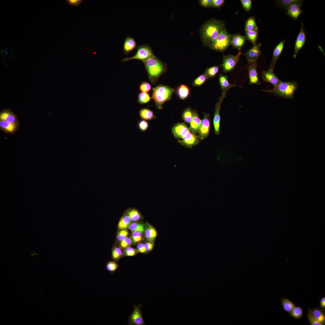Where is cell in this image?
Masks as SVG:
<instances>
[{"label":"cell","mask_w":325,"mask_h":325,"mask_svg":"<svg viewBox=\"0 0 325 325\" xmlns=\"http://www.w3.org/2000/svg\"><path fill=\"white\" fill-rule=\"evenodd\" d=\"M209 114L205 113L201 122L199 132V137L200 139H203L208 136L210 129Z\"/></svg>","instance_id":"8fae6325"},{"label":"cell","mask_w":325,"mask_h":325,"mask_svg":"<svg viewBox=\"0 0 325 325\" xmlns=\"http://www.w3.org/2000/svg\"><path fill=\"white\" fill-rule=\"evenodd\" d=\"M262 76L264 81L271 84L274 87L282 82L277 77L273 71L263 70L262 72Z\"/></svg>","instance_id":"ac0fdd59"},{"label":"cell","mask_w":325,"mask_h":325,"mask_svg":"<svg viewBox=\"0 0 325 325\" xmlns=\"http://www.w3.org/2000/svg\"><path fill=\"white\" fill-rule=\"evenodd\" d=\"M281 303L283 310L289 314L295 306L292 302L286 298H283L281 299Z\"/></svg>","instance_id":"f546056e"},{"label":"cell","mask_w":325,"mask_h":325,"mask_svg":"<svg viewBox=\"0 0 325 325\" xmlns=\"http://www.w3.org/2000/svg\"><path fill=\"white\" fill-rule=\"evenodd\" d=\"M142 305L141 304L133 306V311L128 318V325H145L142 314L141 312Z\"/></svg>","instance_id":"9c48e42d"},{"label":"cell","mask_w":325,"mask_h":325,"mask_svg":"<svg viewBox=\"0 0 325 325\" xmlns=\"http://www.w3.org/2000/svg\"><path fill=\"white\" fill-rule=\"evenodd\" d=\"M306 40V37L303 29L302 22L301 23V28L296 40L294 48L293 57L295 58L299 51L304 45Z\"/></svg>","instance_id":"7c38bea8"},{"label":"cell","mask_w":325,"mask_h":325,"mask_svg":"<svg viewBox=\"0 0 325 325\" xmlns=\"http://www.w3.org/2000/svg\"><path fill=\"white\" fill-rule=\"evenodd\" d=\"M144 231L146 239L149 241L153 243L157 236L156 229L153 227L149 225L145 229Z\"/></svg>","instance_id":"83f0119b"},{"label":"cell","mask_w":325,"mask_h":325,"mask_svg":"<svg viewBox=\"0 0 325 325\" xmlns=\"http://www.w3.org/2000/svg\"><path fill=\"white\" fill-rule=\"evenodd\" d=\"M261 44L253 45L250 49L243 54L248 62L257 61L261 54Z\"/></svg>","instance_id":"4fadbf2b"},{"label":"cell","mask_w":325,"mask_h":325,"mask_svg":"<svg viewBox=\"0 0 325 325\" xmlns=\"http://www.w3.org/2000/svg\"><path fill=\"white\" fill-rule=\"evenodd\" d=\"M193 116V111L190 108H187L183 112L182 118L187 123H190L192 121Z\"/></svg>","instance_id":"74e56055"},{"label":"cell","mask_w":325,"mask_h":325,"mask_svg":"<svg viewBox=\"0 0 325 325\" xmlns=\"http://www.w3.org/2000/svg\"><path fill=\"white\" fill-rule=\"evenodd\" d=\"M208 79L204 74H202L195 79L192 82L193 86H200L204 83Z\"/></svg>","instance_id":"f35d334b"},{"label":"cell","mask_w":325,"mask_h":325,"mask_svg":"<svg viewBox=\"0 0 325 325\" xmlns=\"http://www.w3.org/2000/svg\"><path fill=\"white\" fill-rule=\"evenodd\" d=\"M144 245L146 251L151 250L153 246V243L150 241L145 243L144 244Z\"/></svg>","instance_id":"11a10c76"},{"label":"cell","mask_w":325,"mask_h":325,"mask_svg":"<svg viewBox=\"0 0 325 325\" xmlns=\"http://www.w3.org/2000/svg\"><path fill=\"white\" fill-rule=\"evenodd\" d=\"M147 70L149 79L155 84L160 77L167 70L166 64L155 55L143 62Z\"/></svg>","instance_id":"7a4b0ae2"},{"label":"cell","mask_w":325,"mask_h":325,"mask_svg":"<svg viewBox=\"0 0 325 325\" xmlns=\"http://www.w3.org/2000/svg\"><path fill=\"white\" fill-rule=\"evenodd\" d=\"M136 43L135 39L130 36L125 38L123 44V50L125 54H128L135 48Z\"/></svg>","instance_id":"7402d4cb"},{"label":"cell","mask_w":325,"mask_h":325,"mask_svg":"<svg viewBox=\"0 0 325 325\" xmlns=\"http://www.w3.org/2000/svg\"><path fill=\"white\" fill-rule=\"evenodd\" d=\"M245 31L246 36V39L252 42L253 45L256 44L258 38V30Z\"/></svg>","instance_id":"836d02e7"},{"label":"cell","mask_w":325,"mask_h":325,"mask_svg":"<svg viewBox=\"0 0 325 325\" xmlns=\"http://www.w3.org/2000/svg\"><path fill=\"white\" fill-rule=\"evenodd\" d=\"M139 114L142 119L146 121L152 120L156 117L153 111L145 108H141L140 110Z\"/></svg>","instance_id":"4316f807"},{"label":"cell","mask_w":325,"mask_h":325,"mask_svg":"<svg viewBox=\"0 0 325 325\" xmlns=\"http://www.w3.org/2000/svg\"><path fill=\"white\" fill-rule=\"evenodd\" d=\"M231 35L225 28L209 47L212 50L223 52L231 45Z\"/></svg>","instance_id":"5b68a950"},{"label":"cell","mask_w":325,"mask_h":325,"mask_svg":"<svg viewBox=\"0 0 325 325\" xmlns=\"http://www.w3.org/2000/svg\"><path fill=\"white\" fill-rule=\"evenodd\" d=\"M128 229L132 231H138L142 233L145 231L144 225L140 223L134 222L129 225Z\"/></svg>","instance_id":"d590c367"},{"label":"cell","mask_w":325,"mask_h":325,"mask_svg":"<svg viewBox=\"0 0 325 325\" xmlns=\"http://www.w3.org/2000/svg\"><path fill=\"white\" fill-rule=\"evenodd\" d=\"M190 130L184 123H178L172 127V131L175 137L178 138H183Z\"/></svg>","instance_id":"2e32d148"},{"label":"cell","mask_w":325,"mask_h":325,"mask_svg":"<svg viewBox=\"0 0 325 325\" xmlns=\"http://www.w3.org/2000/svg\"><path fill=\"white\" fill-rule=\"evenodd\" d=\"M224 2V0H212L211 6L215 8L219 7L222 5Z\"/></svg>","instance_id":"816d5d0a"},{"label":"cell","mask_w":325,"mask_h":325,"mask_svg":"<svg viewBox=\"0 0 325 325\" xmlns=\"http://www.w3.org/2000/svg\"><path fill=\"white\" fill-rule=\"evenodd\" d=\"M122 252L121 249L118 247L114 249L112 253V257L115 261H118L121 257Z\"/></svg>","instance_id":"ee69618b"},{"label":"cell","mask_w":325,"mask_h":325,"mask_svg":"<svg viewBox=\"0 0 325 325\" xmlns=\"http://www.w3.org/2000/svg\"><path fill=\"white\" fill-rule=\"evenodd\" d=\"M201 5L205 7H208L211 6L212 0H201L200 1Z\"/></svg>","instance_id":"db71d44e"},{"label":"cell","mask_w":325,"mask_h":325,"mask_svg":"<svg viewBox=\"0 0 325 325\" xmlns=\"http://www.w3.org/2000/svg\"><path fill=\"white\" fill-rule=\"evenodd\" d=\"M225 29L223 22L218 20L212 19L204 23L200 29V36L204 46H209Z\"/></svg>","instance_id":"6da1fadb"},{"label":"cell","mask_w":325,"mask_h":325,"mask_svg":"<svg viewBox=\"0 0 325 325\" xmlns=\"http://www.w3.org/2000/svg\"><path fill=\"white\" fill-rule=\"evenodd\" d=\"M245 31L258 30V29L254 17H249L246 21L245 25Z\"/></svg>","instance_id":"f1b7e54d"},{"label":"cell","mask_w":325,"mask_h":325,"mask_svg":"<svg viewBox=\"0 0 325 325\" xmlns=\"http://www.w3.org/2000/svg\"><path fill=\"white\" fill-rule=\"evenodd\" d=\"M299 86L295 81L282 82L274 86L272 89H263V91L272 93L278 97L287 99H292L296 91Z\"/></svg>","instance_id":"3957f363"},{"label":"cell","mask_w":325,"mask_h":325,"mask_svg":"<svg viewBox=\"0 0 325 325\" xmlns=\"http://www.w3.org/2000/svg\"><path fill=\"white\" fill-rule=\"evenodd\" d=\"M67 3L70 5L77 6L82 2V0H67Z\"/></svg>","instance_id":"f5cc1de1"},{"label":"cell","mask_w":325,"mask_h":325,"mask_svg":"<svg viewBox=\"0 0 325 325\" xmlns=\"http://www.w3.org/2000/svg\"><path fill=\"white\" fill-rule=\"evenodd\" d=\"M118 266V265L116 262L111 261L107 263L106 266V268L108 271L113 273L116 270Z\"/></svg>","instance_id":"7bdbcfd3"},{"label":"cell","mask_w":325,"mask_h":325,"mask_svg":"<svg viewBox=\"0 0 325 325\" xmlns=\"http://www.w3.org/2000/svg\"><path fill=\"white\" fill-rule=\"evenodd\" d=\"M138 252L137 249L128 247L125 248V255L126 256H133L137 254Z\"/></svg>","instance_id":"c3c4849f"},{"label":"cell","mask_w":325,"mask_h":325,"mask_svg":"<svg viewBox=\"0 0 325 325\" xmlns=\"http://www.w3.org/2000/svg\"><path fill=\"white\" fill-rule=\"evenodd\" d=\"M307 317L309 322L311 325H323L320 322L316 320L308 312Z\"/></svg>","instance_id":"f907efd6"},{"label":"cell","mask_w":325,"mask_h":325,"mask_svg":"<svg viewBox=\"0 0 325 325\" xmlns=\"http://www.w3.org/2000/svg\"><path fill=\"white\" fill-rule=\"evenodd\" d=\"M240 1L243 8L246 11H249L251 8L252 1L251 0H241Z\"/></svg>","instance_id":"7dc6e473"},{"label":"cell","mask_w":325,"mask_h":325,"mask_svg":"<svg viewBox=\"0 0 325 325\" xmlns=\"http://www.w3.org/2000/svg\"><path fill=\"white\" fill-rule=\"evenodd\" d=\"M132 221L128 215H125L122 217L118 224V227L120 229H126L128 228L132 223Z\"/></svg>","instance_id":"4dcf8cb0"},{"label":"cell","mask_w":325,"mask_h":325,"mask_svg":"<svg viewBox=\"0 0 325 325\" xmlns=\"http://www.w3.org/2000/svg\"><path fill=\"white\" fill-rule=\"evenodd\" d=\"M202 121L200 119L197 113L193 111V116L192 119L190 123L189 129L190 131L195 133L199 132L200 127Z\"/></svg>","instance_id":"484cf974"},{"label":"cell","mask_w":325,"mask_h":325,"mask_svg":"<svg viewBox=\"0 0 325 325\" xmlns=\"http://www.w3.org/2000/svg\"><path fill=\"white\" fill-rule=\"evenodd\" d=\"M218 80L221 89L223 91L226 92L233 87L237 86L241 88L234 84H232L230 83L229 82L228 76L227 75L221 74H219Z\"/></svg>","instance_id":"cb8c5ba5"},{"label":"cell","mask_w":325,"mask_h":325,"mask_svg":"<svg viewBox=\"0 0 325 325\" xmlns=\"http://www.w3.org/2000/svg\"><path fill=\"white\" fill-rule=\"evenodd\" d=\"M241 54V51H240L236 55L228 54L223 56V62L221 66L224 73L230 72L234 70L239 60Z\"/></svg>","instance_id":"52a82bcc"},{"label":"cell","mask_w":325,"mask_h":325,"mask_svg":"<svg viewBox=\"0 0 325 325\" xmlns=\"http://www.w3.org/2000/svg\"><path fill=\"white\" fill-rule=\"evenodd\" d=\"M289 314L293 318L296 319H299L302 316L303 310L300 307L295 306Z\"/></svg>","instance_id":"e575fe53"},{"label":"cell","mask_w":325,"mask_h":325,"mask_svg":"<svg viewBox=\"0 0 325 325\" xmlns=\"http://www.w3.org/2000/svg\"><path fill=\"white\" fill-rule=\"evenodd\" d=\"M128 234V232L125 229H121L117 234V238L118 240L121 241L127 237Z\"/></svg>","instance_id":"bcb514c9"},{"label":"cell","mask_w":325,"mask_h":325,"mask_svg":"<svg viewBox=\"0 0 325 325\" xmlns=\"http://www.w3.org/2000/svg\"><path fill=\"white\" fill-rule=\"evenodd\" d=\"M219 66H214L207 68L205 74L208 79L212 78L215 76L219 71Z\"/></svg>","instance_id":"d6a6232c"},{"label":"cell","mask_w":325,"mask_h":325,"mask_svg":"<svg viewBox=\"0 0 325 325\" xmlns=\"http://www.w3.org/2000/svg\"><path fill=\"white\" fill-rule=\"evenodd\" d=\"M142 233L138 231L132 232L131 237L133 241L136 243L138 242L142 239Z\"/></svg>","instance_id":"f6af8a7d"},{"label":"cell","mask_w":325,"mask_h":325,"mask_svg":"<svg viewBox=\"0 0 325 325\" xmlns=\"http://www.w3.org/2000/svg\"><path fill=\"white\" fill-rule=\"evenodd\" d=\"M0 120L11 123L19 122L17 116L10 109H5L1 111Z\"/></svg>","instance_id":"44dd1931"},{"label":"cell","mask_w":325,"mask_h":325,"mask_svg":"<svg viewBox=\"0 0 325 325\" xmlns=\"http://www.w3.org/2000/svg\"><path fill=\"white\" fill-rule=\"evenodd\" d=\"M152 97L149 94L145 92L140 93L138 94V102L141 104H146L149 102L151 100Z\"/></svg>","instance_id":"1f68e13d"},{"label":"cell","mask_w":325,"mask_h":325,"mask_svg":"<svg viewBox=\"0 0 325 325\" xmlns=\"http://www.w3.org/2000/svg\"><path fill=\"white\" fill-rule=\"evenodd\" d=\"M302 3L293 4L290 5L286 9V14L294 20H296L302 13L301 7Z\"/></svg>","instance_id":"d6986e66"},{"label":"cell","mask_w":325,"mask_h":325,"mask_svg":"<svg viewBox=\"0 0 325 325\" xmlns=\"http://www.w3.org/2000/svg\"><path fill=\"white\" fill-rule=\"evenodd\" d=\"M308 312L316 320L320 322L323 325L324 324L325 315L323 309L321 308H313L312 309L309 308Z\"/></svg>","instance_id":"603a6c76"},{"label":"cell","mask_w":325,"mask_h":325,"mask_svg":"<svg viewBox=\"0 0 325 325\" xmlns=\"http://www.w3.org/2000/svg\"><path fill=\"white\" fill-rule=\"evenodd\" d=\"M199 136L195 133L190 131L182 138L181 142L184 146L191 147L197 144L199 142Z\"/></svg>","instance_id":"e0dca14e"},{"label":"cell","mask_w":325,"mask_h":325,"mask_svg":"<svg viewBox=\"0 0 325 325\" xmlns=\"http://www.w3.org/2000/svg\"><path fill=\"white\" fill-rule=\"evenodd\" d=\"M257 61L248 62L246 67L248 70L249 84L260 85L261 83L257 72Z\"/></svg>","instance_id":"30bf717a"},{"label":"cell","mask_w":325,"mask_h":325,"mask_svg":"<svg viewBox=\"0 0 325 325\" xmlns=\"http://www.w3.org/2000/svg\"><path fill=\"white\" fill-rule=\"evenodd\" d=\"M190 90L187 85L181 84L179 85L176 89V94L178 97L182 100L187 98L190 94Z\"/></svg>","instance_id":"d4e9b609"},{"label":"cell","mask_w":325,"mask_h":325,"mask_svg":"<svg viewBox=\"0 0 325 325\" xmlns=\"http://www.w3.org/2000/svg\"><path fill=\"white\" fill-rule=\"evenodd\" d=\"M151 85L149 82L145 81L142 82L139 85V89L142 92L148 93L151 89Z\"/></svg>","instance_id":"60d3db41"},{"label":"cell","mask_w":325,"mask_h":325,"mask_svg":"<svg viewBox=\"0 0 325 325\" xmlns=\"http://www.w3.org/2000/svg\"><path fill=\"white\" fill-rule=\"evenodd\" d=\"M132 221H136L139 219L140 215L139 212L135 209L132 210L128 213V215Z\"/></svg>","instance_id":"b9f144b4"},{"label":"cell","mask_w":325,"mask_h":325,"mask_svg":"<svg viewBox=\"0 0 325 325\" xmlns=\"http://www.w3.org/2000/svg\"><path fill=\"white\" fill-rule=\"evenodd\" d=\"M20 125L19 122L11 123L0 120V129L4 133L9 134H14L19 129Z\"/></svg>","instance_id":"5bb4252c"},{"label":"cell","mask_w":325,"mask_h":325,"mask_svg":"<svg viewBox=\"0 0 325 325\" xmlns=\"http://www.w3.org/2000/svg\"><path fill=\"white\" fill-rule=\"evenodd\" d=\"M320 308L324 309L325 308V297H323L322 298L320 302Z\"/></svg>","instance_id":"6f0895ef"},{"label":"cell","mask_w":325,"mask_h":325,"mask_svg":"<svg viewBox=\"0 0 325 325\" xmlns=\"http://www.w3.org/2000/svg\"><path fill=\"white\" fill-rule=\"evenodd\" d=\"M154 56L152 49L148 44H144L138 45L136 53L132 57L124 58L122 59V62H126L132 60H136L144 61Z\"/></svg>","instance_id":"8992f818"},{"label":"cell","mask_w":325,"mask_h":325,"mask_svg":"<svg viewBox=\"0 0 325 325\" xmlns=\"http://www.w3.org/2000/svg\"><path fill=\"white\" fill-rule=\"evenodd\" d=\"M132 241L130 238L127 237L121 241L120 246L122 248L125 249L131 245Z\"/></svg>","instance_id":"681fc988"},{"label":"cell","mask_w":325,"mask_h":325,"mask_svg":"<svg viewBox=\"0 0 325 325\" xmlns=\"http://www.w3.org/2000/svg\"><path fill=\"white\" fill-rule=\"evenodd\" d=\"M174 89L166 85H159L152 89V97L156 107L158 109L162 108V105L170 100Z\"/></svg>","instance_id":"277c9868"},{"label":"cell","mask_w":325,"mask_h":325,"mask_svg":"<svg viewBox=\"0 0 325 325\" xmlns=\"http://www.w3.org/2000/svg\"><path fill=\"white\" fill-rule=\"evenodd\" d=\"M300 0H280L277 1L278 4L281 7L286 9L291 5L298 3H302Z\"/></svg>","instance_id":"8d00e7d4"},{"label":"cell","mask_w":325,"mask_h":325,"mask_svg":"<svg viewBox=\"0 0 325 325\" xmlns=\"http://www.w3.org/2000/svg\"><path fill=\"white\" fill-rule=\"evenodd\" d=\"M285 40L281 41L275 47L273 53L272 58L268 70L273 71L276 63L280 55L283 48Z\"/></svg>","instance_id":"9a60e30c"},{"label":"cell","mask_w":325,"mask_h":325,"mask_svg":"<svg viewBox=\"0 0 325 325\" xmlns=\"http://www.w3.org/2000/svg\"><path fill=\"white\" fill-rule=\"evenodd\" d=\"M226 96V92L223 91L221 96L219 98L218 102L216 103L215 106V110L213 119V124L214 129V132L216 135H219L220 133V125L221 120V116L220 111L221 108V103Z\"/></svg>","instance_id":"ba28073f"},{"label":"cell","mask_w":325,"mask_h":325,"mask_svg":"<svg viewBox=\"0 0 325 325\" xmlns=\"http://www.w3.org/2000/svg\"><path fill=\"white\" fill-rule=\"evenodd\" d=\"M137 127L139 130L142 132H144L148 129L149 127V124L147 121L141 119L138 122Z\"/></svg>","instance_id":"ab89813d"},{"label":"cell","mask_w":325,"mask_h":325,"mask_svg":"<svg viewBox=\"0 0 325 325\" xmlns=\"http://www.w3.org/2000/svg\"><path fill=\"white\" fill-rule=\"evenodd\" d=\"M231 45L235 49L241 51V47L243 45L246 39V36L240 34L231 35Z\"/></svg>","instance_id":"ffe728a7"},{"label":"cell","mask_w":325,"mask_h":325,"mask_svg":"<svg viewBox=\"0 0 325 325\" xmlns=\"http://www.w3.org/2000/svg\"><path fill=\"white\" fill-rule=\"evenodd\" d=\"M137 248L139 252L144 253L146 251L144 244L143 243H140L137 246Z\"/></svg>","instance_id":"9f6ffc18"}]
</instances>
